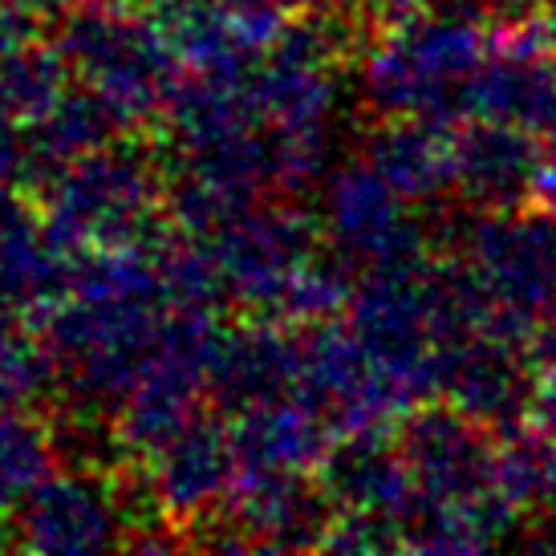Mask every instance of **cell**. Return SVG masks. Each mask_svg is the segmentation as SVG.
Returning a JSON list of instances; mask_svg holds the SVG:
<instances>
[{"instance_id":"cell-1","label":"cell","mask_w":556,"mask_h":556,"mask_svg":"<svg viewBox=\"0 0 556 556\" xmlns=\"http://www.w3.org/2000/svg\"><path fill=\"white\" fill-rule=\"evenodd\" d=\"M488 41L492 29L455 9H434L418 21L378 29L357 62V98L378 123L422 118L459 126L467 86L488 58Z\"/></svg>"},{"instance_id":"cell-2","label":"cell","mask_w":556,"mask_h":556,"mask_svg":"<svg viewBox=\"0 0 556 556\" xmlns=\"http://www.w3.org/2000/svg\"><path fill=\"white\" fill-rule=\"evenodd\" d=\"M58 53L78 86L93 90L123 126L163 118L179 62L151 13H126L123 0L74 4L58 29Z\"/></svg>"},{"instance_id":"cell-3","label":"cell","mask_w":556,"mask_h":556,"mask_svg":"<svg viewBox=\"0 0 556 556\" xmlns=\"http://www.w3.org/2000/svg\"><path fill=\"white\" fill-rule=\"evenodd\" d=\"M459 264L488 305L492 338L525 345L556 309V219L536 207L476 216L459 236Z\"/></svg>"},{"instance_id":"cell-4","label":"cell","mask_w":556,"mask_h":556,"mask_svg":"<svg viewBox=\"0 0 556 556\" xmlns=\"http://www.w3.org/2000/svg\"><path fill=\"white\" fill-rule=\"evenodd\" d=\"M41 216L74 252L93 248L142 244L155 232L159 207L167 191L159 184V167L139 151L106 142L90 155L65 163L41 187Z\"/></svg>"},{"instance_id":"cell-5","label":"cell","mask_w":556,"mask_h":556,"mask_svg":"<svg viewBox=\"0 0 556 556\" xmlns=\"http://www.w3.org/2000/svg\"><path fill=\"white\" fill-rule=\"evenodd\" d=\"M321 219L301 207L252 200L195 244H203L216 268L224 301L240 305L248 317L280 321L296 277L321 256Z\"/></svg>"},{"instance_id":"cell-6","label":"cell","mask_w":556,"mask_h":556,"mask_svg":"<svg viewBox=\"0 0 556 556\" xmlns=\"http://www.w3.org/2000/svg\"><path fill=\"white\" fill-rule=\"evenodd\" d=\"M301 354V382L293 394L309 402L338 439L387 434L415 402L406 399L350 325H309Z\"/></svg>"},{"instance_id":"cell-7","label":"cell","mask_w":556,"mask_h":556,"mask_svg":"<svg viewBox=\"0 0 556 556\" xmlns=\"http://www.w3.org/2000/svg\"><path fill=\"white\" fill-rule=\"evenodd\" d=\"M321 236L341 264L362 273L427 256L418 207L402 200L362 155L325 175Z\"/></svg>"},{"instance_id":"cell-8","label":"cell","mask_w":556,"mask_h":556,"mask_svg":"<svg viewBox=\"0 0 556 556\" xmlns=\"http://www.w3.org/2000/svg\"><path fill=\"white\" fill-rule=\"evenodd\" d=\"M329 525L333 504L317 476L236 471L232 492L219 508V532L200 536V544L224 553H296L325 548Z\"/></svg>"},{"instance_id":"cell-9","label":"cell","mask_w":556,"mask_h":556,"mask_svg":"<svg viewBox=\"0 0 556 556\" xmlns=\"http://www.w3.org/2000/svg\"><path fill=\"white\" fill-rule=\"evenodd\" d=\"M130 520L114 483L86 467L49 471L13 508V548L29 553H106L130 544Z\"/></svg>"},{"instance_id":"cell-10","label":"cell","mask_w":556,"mask_h":556,"mask_svg":"<svg viewBox=\"0 0 556 556\" xmlns=\"http://www.w3.org/2000/svg\"><path fill=\"white\" fill-rule=\"evenodd\" d=\"M495 439L455 406H418L406 415L399 451L415 479L418 508H447L495 492ZM415 508V511H418Z\"/></svg>"},{"instance_id":"cell-11","label":"cell","mask_w":556,"mask_h":556,"mask_svg":"<svg viewBox=\"0 0 556 556\" xmlns=\"http://www.w3.org/2000/svg\"><path fill=\"white\" fill-rule=\"evenodd\" d=\"M142 488L155 500L167 525H203L219 516L224 500L236 483V447H232V427H219L216 418L195 415L184 431H175L142 455Z\"/></svg>"},{"instance_id":"cell-12","label":"cell","mask_w":556,"mask_h":556,"mask_svg":"<svg viewBox=\"0 0 556 556\" xmlns=\"http://www.w3.org/2000/svg\"><path fill=\"white\" fill-rule=\"evenodd\" d=\"M528 390L532 366L520 357V345L492 333L455 341L439 370V399H447L455 410L495 434L525 427Z\"/></svg>"},{"instance_id":"cell-13","label":"cell","mask_w":556,"mask_h":556,"mask_svg":"<svg viewBox=\"0 0 556 556\" xmlns=\"http://www.w3.org/2000/svg\"><path fill=\"white\" fill-rule=\"evenodd\" d=\"M293 325L252 317L240 329H224L212 362V382L207 399H216L224 410H248L261 402L285 399L301 382V354L305 341L301 333H289Z\"/></svg>"},{"instance_id":"cell-14","label":"cell","mask_w":556,"mask_h":556,"mask_svg":"<svg viewBox=\"0 0 556 556\" xmlns=\"http://www.w3.org/2000/svg\"><path fill=\"white\" fill-rule=\"evenodd\" d=\"M541 159L536 130L464 118L455 126V195L479 212L525 207Z\"/></svg>"},{"instance_id":"cell-15","label":"cell","mask_w":556,"mask_h":556,"mask_svg":"<svg viewBox=\"0 0 556 556\" xmlns=\"http://www.w3.org/2000/svg\"><path fill=\"white\" fill-rule=\"evenodd\" d=\"M317 483L329 495L333 511L382 516V520H399L406 528L418 508L410 467L402 459L399 443H390L387 434L338 439L317 471Z\"/></svg>"},{"instance_id":"cell-16","label":"cell","mask_w":556,"mask_h":556,"mask_svg":"<svg viewBox=\"0 0 556 556\" xmlns=\"http://www.w3.org/2000/svg\"><path fill=\"white\" fill-rule=\"evenodd\" d=\"M338 434L301 394L248 406L236 415L232 447L240 471H277V476H317Z\"/></svg>"},{"instance_id":"cell-17","label":"cell","mask_w":556,"mask_h":556,"mask_svg":"<svg viewBox=\"0 0 556 556\" xmlns=\"http://www.w3.org/2000/svg\"><path fill=\"white\" fill-rule=\"evenodd\" d=\"M362 159L415 207L455 195V126L387 118L366 139Z\"/></svg>"},{"instance_id":"cell-18","label":"cell","mask_w":556,"mask_h":556,"mask_svg":"<svg viewBox=\"0 0 556 556\" xmlns=\"http://www.w3.org/2000/svg\"><path fill=\"white\" fill-rule=\"evenodd\" d=\"M70 81H74V74L58 49H46L37 41L16 49L13 58L0 65V118H9L16 126L41 123L65 98Z\"/></svg>"},{"instance_id":"cell-19","label":"cell","mask_w":556,"mask_h":556,"mask_svg":"<svg viewBox=\"0 0 556 556\" xmlns=\"http://www.w3.org/2000/svg\"><path fill=\"white\" fill-rule=\"evenodd\" d=\"M53 434L25 406H0V516L53 471Z\"/></svg>"},{"instance_id":"cell-20","label":"cell","mask_w":556,"mask_h":556,"mask_svg":"<svg viewBox=\"0 0 556 556\" xmlns=\"http://www.w3.org/2000/svg\"><path fill=\"white\" fill-rule=\"evenodd\" d=\"M216 4L232 16L236 29L264 53L296 21V4L301 0H216Z\"/></svg>"},{"instance_id":"cell-21","label":"cell","mask_w":556,"mask_h":556,"mask_svg":"<svg viewBox=\"0 0 556 556\" xmlns=\"http://www.w3.org/2000/svg\"><path fill=\"white\" fill-rule=\"evenodd\" d=\"M525 427L556 443V357H532V390H528Z\"/></svg>"},{"instance_id":"cell-22","label":"cell","mask_w":556,"mask_h":556,"mask_svg":"<svg viewBox=\"0 0 556 556\" xmlns=\"http://www.w3.org/2000/svg\"><path fill=\"white\" fill-rule=\"evenodd\" d=\"M536 139H541V159H536V175H532L528 203H532L536 212L556 219V114L536 130Z\"/></svg>"},{"instance_id":"cell-23","label":"cell","mask_w":556,"mask_h":556,"mask_svg":"<svg viewBox=\"0 0 556 556\" xmlns=\"http://www.w3.org/2000/svg\"><path fill=\"white\" fill-rule=\"evenodd\" d=\"M33 21L37 16L25 13L13 0H0V65L13 58L16 49L33 46Z\"/></svg>"},{"instance_id":"cell-24","label":"cell","mask_w":556,"mask_h":556,"mask_svg":"<svg viewBox=\"0 0 556 556\" xmlns=\"http://www.w3.org/2000/svg\"><path fill=\"white\" fill-rule=\"evenodd\" d=\"M362 9L374 21V29H394V25L418 21L422 13H434L439 0H362Z\"/></svg>"},{"instance_id":"cell-25","label":"cell","mask_w":556,"mask_h":556,"mask_svg":"<svg viewBox=\"0 0 556 556\" xmlns=\"http://www.w3.org/2000/svg\"><path fill=\"white\" fill-rule=\"evenodd\" d=\"M536 548H556V500L548 504V520H544V528H541V536H536Z\"/></svg>"},{"instance_id":"cell-26","label":"cell","mask_w":556,"mask_h":556,"mask_svg":"<svg viewBox=\"0 0 556 556\" xmlns=\"http://www.w3.org/2000/svg\"><path fill=\"white\" fill-rule=\"evenodd\" d=\"M325 4H338L341 9V4H362V0H325Z\"/></svg>"}]
</instances>
